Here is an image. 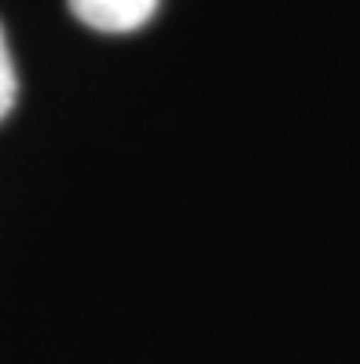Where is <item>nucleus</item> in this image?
<instances>
[{
	"label": "nucleus",
	"instance_id": "nucleus-1",
	"mask_svg": "<svg viewBox=\"0 0 360 364\" xmlns=\"http://www.w3.org/2000/svg\"><path fill=\"white\" fill-rule=\"evenodd\" d=\"M162 0H70V11L89 30L99 33H133L155 18Z\"/></svg>",
	"mask_w": 360,
	"mask_h": 364
},
{
	"label": "nucleus",
	"instance_id": "nucleus-2",
	"mask_svg": "<svg viewBox=\"0 0 360 364\" xmlns=\"http://www.w3.org/2000/svg\"><path fill=\"white\" fill-rule=\"evenodd\" d=\"M15 100H18V77H15V63L4 41V26H0V122L11 114Z\"/></svg>",
	"mask_w": 360,
	"mask_h": 364
}]
</instances>
